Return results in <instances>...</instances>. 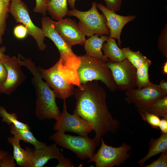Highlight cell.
Here are the masks:
<instances>
[{
	"label": "cell",
	"mask_w": 167,
	"mask_h": 167,
	"mask_svg": "<svg viewBox=\"0 0 167 167\" xmlns=\"http://www.w3.org/2000/svg\"><path fill=\"white\" fill-rule=\"evenodd\" d=\"M73 95L76 101L73 113L91 126L95 133L94 139L99 146L103 136L109 132L115 133L120 126L108 109L105 89L94 80L75 88Z\"/></svg>",
	"instance_id": "6da1fadb"
},
{
	"label": "cell",
	"mask_w": 167,
	"mask_h": 167,
	"mask_svg": "<svg viewBox=\"0 0 167 167\" xmlns=\"http://www.w3.org/2000/svg\"><path fill=\"white\" fill-rule=\"evenodd\" d=\"M19 56L21 65L26 67L32 73V84L36 95L35 113L40 120L54 119L57 120L61 114L56 101L55 94L46 82L43 80L37 66L30 59H27L21 54Z\"/></svg>",
	"instance_id": "7a4b0ae2"
},
{
	"label": "cell",
	"mask_w": 167,
	"mask_h": 167,
	"mask_svg": "<svg viewBox=\"0 0 167 167\" xmlns=\"http://www.w3.org/2000/svg\"><path fill=\"white\" fill-rule=\"evenodd\" d=\"M79 56L80 62L77 73L81 84L100 80L111 91H116V86L111 72L104 61L86 54Z\"/></svg>",
	"instance_id": "3957f363"
},
{
	"label": "cell",
	"mask_w": 167,
	"mask_h": 167,
	"mask_svg": "<svg viewBox=\"0 0 167 167\" xmlns=\"http://www.w3.org/2000/svg\"><path fill=\"white\" fill-rule=\"evenodd\" d=\"M67 15L75 16L79 20L77 23L80 30L88 37L96 34L109 36V31L105 24L106 19L102 13L98 12L96 2L92 3L88 11H81L75 8L68 11Z\"/></svg>",
	"instance_id": "277c9868"
},
{
	"label": "cell",
	"mask_w": 167,
	"mask_h": 167,
	"mask_svg": "<svg viewBox=\"0 0 167 167\" xmlns=\"http://www.w3.org/2000/svg\"><path fill=\"white\" fill-rule=\"evenodd\" d=\"M49 139L57 145L72 151L82 160L91 157L95 153L96 146L94 139L88 136H73L60 131H57Z\"/></svg>",
	"instance_id": "5b68a950"
},
{
	"label": "cell",
	"mask_w": 167,
	"mask_h": 167,
	"mask_svg": "<svg viewBox=\"0 0 167 167\" xmlns=\"http://www.w3.org/2000/svg\"><path fill=\"white\" fill-rule=\"evenodd\" d=\"M101 145L96 152L89 159L88 162H93L96 167L119 166L124 164L129 158L131 152V146L123 143L119 147H113L107 145L103 138L101 140Z\"/></svg>",
	"instance_id": "8992f818"
},
{
	"label": "cell",
	"mask_w": 167,
	"mask_h": 167,
	"mask_svg": "<svg viewBox=\"0 0 167 167\" xmlns=\"http://www.w3.org/2000/svg\"><path fill=\"white\" fill-rule=\"evenodd\" d=\"M37 68L43 79L54 91L56 97L66 100L73 95L75 85L59 71L57 62L48 69L39 66Z\"/></svg>",
	"instance_id": "52a82bcc"
},
{
	"label": "cell",
	"mask_w": 167,
	"mask_h": 167,
	"mask_svg": "<svg viewBox=\"0 0 167 167\" xmlns=\"http://www.w3.org/2000/svg\"><path fill=\"white\" fill-rule=\"evenodd\" d=\"M111 71L117 89L124 91L137 87V69L126 58L119 62H105Z\"/></svg>",
	"instance_id": "ba28073f"
},
{
	"label": "cell",
	"mask_w": 167,
	"mask_h": 167,
	"mask_svg": "<svg viewBox=\"0 0 167 167\" xmlns=\"http://www.w3.org/2000/svg\"><path fill=\"white\" fill-rule=\"evenodd\" d=\"M11 2L9 12L17 22L26 27L28 34L34 39L39 49L41 51L45 50L47 46L44 42L45 36L42 30L32 22L26 4L21 0H12Z\"/></svg>",
	"instance_id": "9c48e42d"
},
{
	"label": "cell",
	"mask_w": 167,
	"mask_h": 167,
	"mask_svg": "<svg viewBox=\"0 0 167 167\" xmlns=\"http://www.w3.org/2000/svg\"><path fill=\"white\" fill-rule=\"evenodd\" d=\"M125 95L126 101L134 105L139 113L144 111L152 104L165 96L158 85L153 83L141 88L126 90Z\"/></svg>",
	"instance_id": "30bf717a"
},
{
	"label": "cell",
	"mask_w": 167,
	"mask_h": 167,
	"mask_svg": "<svg viewBox=\"0 0 167 167\" xmlns=\"http://www.w3.org/2000/svg\"><path fill=\"white\" fill-rule=\"evenodd\" d=\"M63 110L54 126L56 131L75 133L83 136H88L93 129L90 124L78 115L69 113L66 100H63Z\"/></svg>",
	"instance_id": "8fae6325"
},
{
	"label": "cell",
	"mask_w": 167,
	"mask_h": 167,
	"mask_svg": "<svg viewBox=\"0 0 167 167\" xmlns=\"http://www.w3.org/2000/svg\"><path fill=\"white\" fill-rule=\"evenodd\" d=\"M42 29L45 37H48L54 43L60 54L59 59L62 64L67 66L72 58L77 55L73 52L72 47L64 41L56 30L54 20L48 17L44 16L41 19Z\"/></svg>",
	"instance_id": "7c38bea8"
},
{
	"label": "cell",
	"mask_w": 167,
	"mask_h": 167,
	"mask_svg": "<svg viewBox=\"0 0 167 167\" xmlns=\"http://www.w3.org/2000/svg\"><path fill=\"white\" fill-rule=\"evenodd\" d=\"M1 60L7 72L3 93L10 95L25 81L26 76L21 69V60L19 56Z\"/></svg>",
	"instance_id": "4fadbf2b"
},
{
	"label": "cell",
	"mask_w": 167,
	"mask_h": 167,
	"mask_svg": "<svg viewBox=\"0 0 167 167\" xmlns=\"http://www.w3.org/2000/svg\"><path fill=\"white\" fill-rule=\"evenodd\" d=\"M98 9L101 11L106 19L105 24L109 31V37L117 40L118 45L121 47V35L124 26L128 22L134 20L136 16L129 15L123 16L107 8L101 3L97 4Z\"/></svg>",
	"instance_id": "5bb4252c"
},
{
	"label": "cell",
	"mask_w": 167,
	"mask_h": 167,
	"mask_svg": "<svg viewBox=\"0 0 167 167\" xmlns=\"http://www.w3.org/2000/svg\"><path fill=\"white\" fill-rule=\"evenodd\" d=\"M56 30L64 41L72 47L76 45H84L85 35L79 29L75 20L67 18L57 21H54Z\"/></svg>",
	"instance_id": "9a60e30c"
},
{
	"label": "cell",
	"mask_w": 167,
	"mask_h": 167,
	"mask_svg": "<svg viewBox=\"0 0 167 167\" xmlns=\"http://www.w3.org/2000/svg\"><path fill=\"white\" fill-rule=\"evenodd\" d=\"M8 142L13 147V156L17 164L22 167H33L34 153L31 148L24 149L21 147L20 140L15 136L8 138Z\"/></svg>",
	"instance_id": "2e32d148"
},
{
	"label": "cell",
	"mask_w": 167,
	"mask_h": 167,
	"mask_svg": "<svg viewBox=\"0 0 167 167\" xmlns=\"http://www.w3.org/2000/svg\"><path fill=\"white\" fill-rule=\"evenodd\" d=\"M33 152V167H43L50 159L58 160L63 155L55 143L41 149L35 148Z\"/></svg>",
	"instance_id": "e0dca14e"
},
{
	"label": "cell",
	"mask_w": 167,
	"mask_h": 167,
	"mask_svg": "<svg viewBox=\"0 0 167 167\" xmlns=\"http://www.w3.org/2000/svg\"><path fill=\"white\" fill-rule=\"evenodd\" d=\"M99 36L95 34L86 40L84 44L85 54L105 62L108 59L104 56L101 49L102 45L106 41L108 36L101 35L100 37Z\"/></svg>",
	"instance_id": "ac0fdd59"
},
{
	"label": "cell",
	"mask_w": 167,
	"mask_h": 167,
	"mask_svg": "<svg viewBox=\"0 0 167 167\" xmlns=\"http://www.w3.org/2000/svg\"><path fill=\"white\" fill-rule=\"evenodd\" d=\"M149 145V147L147 154L138 161V163L141 167H143L144 163L151 157L167 151V134L161 133L158 138L151 139Z\"/></svg>",
	"instance_id": "d6986e66"
},
{
	"label": "cell",
	"mask_w": 167,
	"mask_h": 167,
	"mask_svg": "<svg viewBox=\"0 0 167 167\" xmlns=\"http://www.w3.org/2000/svg\"><path fill=\"white\" fill-rule=\"evenodd\" d=\"M102 49L104 56L112 62H119L126 58L122 49L117 45L115 39L109 36L106 42L103 44Z\"/></svg>",
	"instance_id": "ffe728a7"
},
{
	"label": "cell",
	"mask_w": 167,
	"mask_h": 167,
	"mask_svg": "<svg viewBox=\"0 0 167 167\" xmlns=\"http://www.w3.org/2000/svg\"><path fill=\"white\" fill-rule=\"evenodd\" d=\"M47 11L52 18L57 21L67 15V0H49L46 4Z\"/></svg>",
	"instance_id": "44dd1931"
},
{
	"label": "cell",
	"mask_w": 167,
	"mask_h": 167,
	"mask_svg": "<svg viewBox=\"0 0 167 167\" xmlns=\"http://www.w3.org/2000/svg\"><path fill=\"white\" fill-rule=\"evenodd\" d=\"M10 131L12 135L20 141L22 140L32 144L36 149H41L47 146L46 143L37 140L29 130L18 129L11 124Z\"/></svg>",
	"instance_id": "7402d4cb"
},
{
	"label": "cell",
	"mask_w": 167,
	"mask_h": 167,
	"mask_svg": "<svg viewBox=\"0 0 167 167\" xmlns=\"http://www.w3.org/2000/svg\"><path fill=\"white\" fill-rule=\"evenodd\" d=\"M142 112L152 113L159 118H167V96L155 101Z\"/></svg>",
	"instance_id": "603a6c76"
},
{
	"label": "cell",
	"mask_w": 167,
	"mask_h": 167,
	"mask_svg": "<svg viewBox=\"0 0 167 167\" xmlns=\"http://www.w3.org/2000/svg\"><path fill=\"white\" fill-rule=\"evenodd\" d=\"M122 50L126 58L127 59L136 69L150 60L139 51H133L129 47L123 48L122 49Z\"/></svg>",
	"instance_id": "cb8c5ba5"
},
{
	"label": "cell",
	"mask_w": 167,
	"mask_h": 167,
	"mask_svg": "<svg viewBox=\"0 0 167 167\" xmlns=\"http://www.w3.org/2000/svg\"><path fill=\"white\" fill-rule=\"evenodd\" d=\"M149 60L143 65L137 69V88L140 89L149 86L152 83L150 80L148 75L149 67L152 65Z\"/></svg>",
	"instance_id": "d4e9b609"
},
{
	"label": "cell",
	"mask_w": 167,
	"mask_h": 167,
	"mask_svg": "<svg viewBox=\"0 0 167 167\" xmlns=\"http://www.w3.org/2000/svg\"><path fill=\"white\" fill-rule=\"evenodd\" d=\"M0 116L2 118V121L5 122L8 125L13 124L16 127L25 130H30L28 124L22 122L17 119L16 114L7 112L6 109L0 105Z\"/></svg>",
	"instance_id": "484cf974"
},
{
	"label": "cell",
	"mask_w": 167,
	"mask_h": 167,
	"mask_svg": "<svg viewBox=\"0 0 167 167\" xmlns=\"http://www.w3.org/2000/svg\"><path fill=\"white\" fill-rule=\"evenodd\" d=\"M10 2L8 0H0V44L2 42V36L6 28V21L10 11Z\"/></svg>",
	"instance_id": "4316f807"
},
{
	"label": "cell",
	"mask_w": 167,
	"mask_h": 167,
	"mask_svg": "<svg viewBox=\"0 0 167 167\" xmlns=\"http://www.w3.org/2000/svg\"><path fill=\"white\" fill-rule=\"evenodd\" d=\"M157 46L163 55L167 58V24L161 30L158 39Z\"/></svg>",
	"instance_id": "83f0119b"
},
{
	"label": "cell",
	"mask_w": 167,
	"mask_h": 167,
	"mask_svg": "<svg viewBox=\"0 0 167 167\" xmlns=\"http://www.w3.org/2000/svg\"><path fill=\"white\" fill-rule=\"evenodd\" d=\"M142 119L153 128L159 129L160 118L152 113L146 112H139Z\"/></svg>",
	"instance_id": "f1b7e54d"
},
{
	"label": "cell",
	"mask_w": 167,
	"mask_h": 167,
	"mask_svg": "<svg viewBox=\"0 0 167 167\" xmlns=\"http://www.w3.org/2000/svg\"><path fill=\"white\" fill-rule=\"evenodd\" d=\"M167 167V151L163 152L157 160L143 167Z\"/></svg>",
	"instance_id": "f546056e"
},
{
	"label": "cell",
	"mask_w": 167,
	"mask_h": 167,
	"mask_svg": "<svg viewBox=\"0 0 167 167\" xmlns=\"http://www.w3.org/2000/svg\"><path fill=\"white\" fill-rule=\"evenodd\" d=\"M13 33L17 38L22 39H24L27 36L28 34V31L26 27L21 24L16 25L14 28Z\"/></svg>",
	"instance_id": "4dcf8cb0"
},
{
	"label": "cell",
	"mask_w": 167,
	"mask_h": 167,
	"mask_svg": "<svg viewBox=\"0 0 167 167\" xmlns=\"http://www.w3.org/2000/svg\"><path fill=\"white\" fill-rule=\"evenodd\" d=\"M108 9L116 12L119 11L121 7L122 0H103Z\"/></svg>",
	"instance_id": "1f68e13d"
},
{
	"label": "cell",
	"mask_w": 167,
	"mask_h": 167,
	"mask_svg": "<svg viewBox=\"0 0 167 167\" xmlns=\"http://www.w3.org/2000/svg\"><path fill=\"white\" fill-rule=\"evenodd\" d=\"M36 6L33 9L35 12L39 13L43 15H45L46 14L47 2L45 0H35Z\"/></svg>",
	"instance_id": "d6a6232c"
},
{
	"label": "cell",
	"mask_w": 167,
	"mask_h": 167,
	"mask_svg": "<svg viewBox=\"0 0 167 167\" xmlns=\"http://www.w3.org/2000/svg\"><path fill=\"white\" fill-rule=\"evenodd\" d=\"M7 72L6 68L0 59V93H3L4 84L6 81Z\"/></svg>",
	"instance_id": "836d02e7"
},
{
	"label": "cell",
	"mask_w": 167,
	"mask_h": 167,
	"mask_svg": "<svg viewBox=\"0 0 167 167\" xmlns=\"http://www.w3.org/2000/svg\"><path fill=\"white\" fill-rule=\"evenodd\" d=\"M13 156L7 155L0 159V166L2 167H14L16 166Z\"/></svg>",
	"instance_id": "e575fe53"
},
{
	"label": "cell",
	"mask_w": 167,
	"mask_h": 167,
	"mask_svg": "<svg viewBox=\"0 0 167 167\" xmlns=\"http://www.w3.org/2000/svg\"><path fill=\"white\" fill-rule=\"evenodd\" d=\"M58 164L55 167H73L75 166L71 161L68 158H66L63 154L58 160Z\"/></svg>",
	"instance_id": "d590c367"
},
{
	"label": "cell",
	"mask_w": 167,
	"mask_h": 167,
	"mask_svg": "<svg viewBox=\"0 0 167 167\" xmlns=\"http://www.w3.org/2000/svg\"><path fill=\"white\" fill-rule=\"evenodd\" d=\"M161 133L167 134V118H161L159 126Z\"/></svg>",
	"instance_id": "8d00e7d4"
},
{
	"label": "cell",
	"mask_w": 167,
	"mask_h": 167,
	"mask_svg": "<svg viewBox=\"0 0 167 167\" xmlns=\"http://www.w3.org/2000/svg\"><path fill=\"white\" fill-rule=\"evenodd\" d=\"M159 88L165 96H167V82L165 79L161 80L159 85Z\"/></svg>",
	"instance_id": "74e56055"
},
{
	"label": "cell",
	"mask_w": 167,
	"mask_h": 167,
	"mask_svg": "<svg viewBox=\"0 0 167 167\" xmlns=\"http://www.w3.org/2000/svg\"><path fill=\"white\" fill-rule=\"evenodd\" d=\"M6 50V48L4 46L0 47V59H3L7 58L10 57L8 55L6 54L5 52Z\"/></svg>",
	"instance_id": "f35d334b"
},
{
	"label": "cell",
	"mask_w": 167,
	"mask_h": 167,
	"mask_svg": "<svg viewBox=\"0 0 167 167\" xmlns=\"http://www.w3.org/2000/svg\"><path fill=\"white\" fill-rule=\"evenodd\" d=\"M162 71L163 75H166L167 74V61L164 63L162 66Z\"/></svg>",
	"instance_id": "ab89813d"
},
{
	"label": "cell",
	"mask_w": 167,
	"mask_h": 167,
	"mask_svg": "<svg viewBox=\"0 0 167 167\" xmlns=\"http://www.w3.org/2000/svg\"><path fill=\"white\" fill-rule=\"evenodd\" d=\"M76 0H67L68 4L72 9L75 8V3Z\"/></svg>",
	"instance_id": "60d3db41"
},
{
	"label": "cell",
	"mask_w": 167,
	"mask_h": 167,
	"mask_svg": "<svg viewBox=\"0 0 167 167\" xmlns=\"http://www.w3.org/2000/svg\"><path fill=\"white\" fill-rule=\"evenodd\" d=\"M8 154L7 152L0 150V159L4 157Z\"/></svg>",
	"instance_id": "b9f144b4"
},
{
	"label": "cell",
	"mask_w": 167,
	"mask_h": 167,
	"mask_svg": "<svg viewBox=\"0 0 167 167\" xmlns=\"http://www.w3.org/2000/svg\"><path fill=\"white\" fill-rule=\"evenodd\" d=\"M45 0L47 3L49 1V0Z\"/></svg>",
	"instance_id": "7bdbcfd3"
},
{
	"label": "cell",
	"mask_w": 167,
	"mask_h": 167,
	"mask_svg": "<svg viewBox=\"0 0 167 167\" xmlns=\"http://www.w3.org/2000/svg\"><path fill=\"white\" fill-rule=\"evenodd\" d=\"M10 2L12 0H8Z\"/></svg>",
	"instance_id": "ee69618b"
},
{
	"label": "cell",
	"mask_w": 167,
	"mask_h": 167,
	"mask_svg": "<svg viewBox=\"0 0 167 167\" xmlns=\"http://www.w3.org/2000/svg\"><path fill=\"white\" fill-rule=\"evenodd\" d=\"M78 1H80V0H77Z\"/></svg>",
	"instance_id": "f6af8a7d"
}]
</instances>
